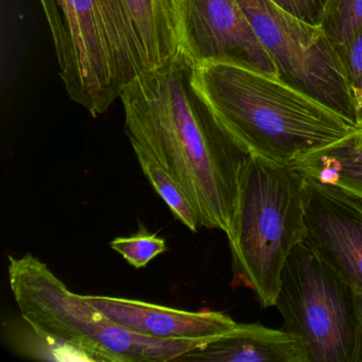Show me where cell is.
<instances>
[{"label":"cell","mask_w":362,"mask_h":362,"mask_svg":"<svg viewBox=\"0 0 362 362\" xmlns=\"http://www.w3.org/2000/svg\"><path fill=\"white\" fill-rule=\"evenodd\" d=\"M105 317L127 329L163 340H205L230 332L236 322L221 311H186L143 300L84 296Z\"/></svg>","instance_id":"obj_10"},{"label":"cell","mask_w":362,"mask_h":362,"mask_svg":"<svg viewBox=\"0 0 362 362\" xmlns=\"http://www.w3.org/2000/svg\"><path fill=\"white\" fill-rule=\"evenodd\" d=\"M356 293L303 239L281 271L274 306L309 362H355Z\"/></svg>","instance_id":"obj_6"},{"label":"cell","mask_w":362,"mask_h":362,"mask_svg":"<svg viewBox=\"0 0 362 362\" xmlns=\"http://www.w3.org/2000/svg\"><path fill=\"white\" fill-rule=\"evenodd\" d=\"M185 54L144 71L120 95L124 132L177 182L196 211L200 228L228 236L249 154L215 122L189 86Z\"/></svg>","instance_id":"obj_1"},{"label":"cell","mask_w":362,"mask_h":362,"mask_svg":"<svg viewBox=\"0 0 362 362\" xmlns=\"http://www.w3.org/2000/svg\"><path fill=\"white\" fill-rule=\"evenodd\" d=\"M144 71L184 54L177 0H120Z\"/></svg>","instance_id":"obj_12"},{"label":"cell","mask_w":362,"mask_h":362,"mask_svg":"<svg viewBox=\"0 0 362 362\" xmlns=\"http://www.w3.org/2000/svg\"><path fill=\"white\" fill-rule=\"evenodd\" d=\"M360 130H361V129H360Z\"/></svg>","instance_id":"obj_22"},{"label":"cell","mask_w":362,"mask_h":362,"mask_svg":"<svg viewBox=\"0 0 362 362\" xmlns=\"http://www.w3.org/2000/svg\"><path fill=\"white\" fill-rule=\"evenodd\" d=\"M110 247L136 269L146 268L151 260L168 250L165 239L150 233L143 224L135 234L113 239Z\"/></svg>","instance_id":"obj_17"},{"label":"cell","mask_w":362,"mask_h":362,"mask_svg":"<svg viewBox=\"0 0 362 362\" xmlns=\"http://www.w3.org/2000/svg\"><path fill=\"white\" fill-rule=\"evenodd\" d=\"M146 179L163 199L175 218L192 233L198 232V217L188 197L177 182L139 149H133Z\"/></svg>","instance_id":"obj_15"},{"label":"cell","mask_w":362,"mask_h":362,"mask_svg":"<svg viewBox=\"0 0 362 362\" xmlns=\"http://www.w3.org/2000/svg\"><path fill=\"white\" fill-rule=\"evenodd\" d=\"M284 83L359 127L349 79L321 27L304 22L271 0H238Z\"/></svg>","instance_id":"obj_7"},{"label":"cell","mask_w":362,"mask_h":362,"mask_svg":"<svg viewBox=\"0 0 362 362\" xmlns=\"http://www.w3.org/2000/svg\"><path fill=\"white\" fill-rule=\"evenodd\" d=\"M57 1H59V3H60V1H62V0H57Z\"/></svg>","instance_id":"obj_21"},{"label":"cell","mask_w":362,"mask_h":362,"mask_svg":"<svg viewBox=\"0 0 362 362\" xmlns=\"http://www.w3.org/2000/svg\"><path fill=\"white\" fill-rule=\"evenodd\" d=\"M338 54L353 93L359 127L362 130V28Z\"/></svg>","instance_id":"obj_18"},{"label":"cell","mask_w":362,"mask_h":362,"mask_svg":"<svg viewBox=\"0 0 362 362\" xmlns=\"http://www.w3.org/2000/svg\"><path fill=\"white\" fill-rule=\"evenodd\" d=\"M40 3L67 95L93 117L103 115L136 77L118 45L103 0Z\"/></svg>","instance_id":"obj_5"},{"label":"cell","mask_w":362,"mask_h":362,"mask_svg":"<svg viewBox=\"0 0 362 362\" xmlns=\"http://www.w3.org/2000/svg\"><path fill=\"white\" fill-rule=\"evenodd\" d=\"M10 288L37 332L79 347L93 362H170L207 342L163 340L127 329L71 291L39 258L9 256Z\"/></svg>","instance_id":"obj_4"},{"label":"cell","mask_w":362,"mask_h":362,"mask_svg":"<svg viewBox=\"0 0 362 362\" xmlns=\"http://www.w3.org/2000/svg\"><path fill=\"white\" fill-rule=\"evenodd\" d=\"M291 167L362 201V130L308 154Z\"/></svg>","instance_id":"obj_13"},{"label":"cell","mask_w":362,"mask_h":362,"mask_svg":"<svg viewBox=\"0 0 362 362\" xmlns=\"http://www.w3.org/2000/svg\"><path fill=\"white\" fill-rule=\"evenodd\" d=\"M189 86L215 122L247 152L276 164L294 163L360 130L276 77L240 65H192Z\"/></svg>","instance_id":"obj_2"},{"label":"cell","mask_w":362,"mask_h":362,"mask_svg":"<svg viewBox=\"0 0 362 362\" xmlns=\"http://www.w3.org/2000/svg\"><path fill=\"white\" fill-rule=\"evenodd\" d=\"M271 1L284 11L304 22L315 26L321 25L326 0H271Z\"/></svg>","instance_id":"obj_19"},{"label":"cell","mask_w":362,"mask_h":362,"mask_svg":"<svg viewBox=\"0 0 362 362\" xmlns=\"http://www.w3.org/2000/svg\"><path fill=\"white\" fill-rule=\"evenodd\" d=\"M304 175L249 156L228 235L233 285L249 288L262 307L275 305L281 271L305 237Z\"/></svg>","instance_id":"obj_3"},{"label":"cell","mask_w":362,"mask_h":362,"mask_svg":"<svg viewBox=\"0 0 362 362\" xmlns=\"http://www.w3.org/2000/svg\"><path fill=\"white\" fill-rule=\"evenodd\" d=\"M9 328L10 345L24 357L52 361H93L90 356L79 347L54 340L37 332L24 317L22 324L18 323Z\"/></svg>","instance_id":"obj_14"},{"label":"cell","mask_w":362,"mask_h":362,"mask_svg":"<svg viewBox=\"0 0 362 362\" xmlns=\"http://www.w3.org/2000/svg\"><path fill=\"white\" fill-rule=\"evenodd\" d=\"M183 52L192 65L234 63L277 78L238 0H177Z\"/></svg>","instance_id":"obj_8"},{"label":"cell","mask_w":362,"mask_h":362,"mask_svg":"<svg viewBox=\"0 0 362 362\" xmlns=\"http://www.w3.org/2000/svg\"><path fill=\"white\" fill-rule=\"evenodd\" d=\"M355 362H362V293L356 294Z\"/></svg>","instance_id":"obj_20"},{"label":"cell","mask_w":362,"mask_h":362,"mask_svg":"<svg viewBox=\"0 0 362 362\" xmlns=\"http://www.w3.org/2000/svg\"><path fill=\"white\" fill-rule=\"evenodd\" d=\"M320 27L340 52L362 28V0H326Z\"/></svg>","instance_id":"obj_16"},{"label":"cell","mask_w":362,"mask_h":362,"mask_svg":"<svg viewBox=\"0 0 362 362\" xmlns=\"http://www.w3.org/2000/svg\"><path fill=\"white\" fill-rule=\"evenodd\" d=\"M175 362H309L296 334L260 323H236L226 334L175 358Z\"/></svg>","instance_id":"obj_11"},{"label":"cell","mask_w":362,"mask_h":362,"mask_svg":"<svg viewBox=\"0 0 362 362\" xmlns=\"http://www.w3.org/2000/svg\"><path fill=\"white\" fill-rule=\"evenodd\" d=\"M306 243L354 290L362 293V201L304 177Z\"/></svg>","instance_id":"obj_9"}]
</instances>
